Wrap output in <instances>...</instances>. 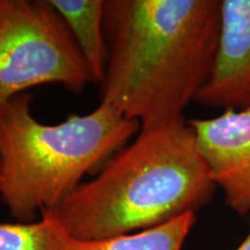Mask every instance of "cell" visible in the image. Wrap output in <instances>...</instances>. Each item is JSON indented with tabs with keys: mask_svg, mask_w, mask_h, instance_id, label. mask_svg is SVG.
<instances>
[{
	"mask_svg": "<svg viewBox=\"0 0 250 250\" xmlns=\"http://www.w3.org/2000/svg\"><path fill=\"white\" fill-rule=\"evenodd\" d=\"M195 223L191 212L158 227L109 239L83 241L68 236L65 250H182Z\"/></svg>",
	"mask_w": 250,
	"mask_h": 250,
	"instance_id": "8",
	"label": "cell"
},
{
	"mask_svg": "<svg viewBox=\"0 0 250 250\" xmlns=\"http://www.w3.org/2000/svg\"><path fill=\"white\" fill-rule=\"evenodd\" d=\"M215 189L183 117L140 129L96 177L41 217L51 218L72 239H109L196 213Z\"/></svg>",
	"mask_w": 250,
	"mask_h": 250,
	"instance_id": "2",
	"label": "cell"
},
{
	"mask_svg": "<svg viewBox=\"0 0 250 250\" xmlns=\"http://www.w3.org/2000/svg\"><path fill=\"white\" fill-rule=\"evenodd\" d=\"M0 181H1V159H0Z\"/></svg>",
	"mask_w": 250,
	"mask_h": 250,
	"instance_id": "11",
	"label": "cell"
},
{
	"mask_svg": "<svg viewBox=\"0 0 250 250\" xmlns=\"http://www.w3.org/2000/svg\"><path fill=\"white\" fill-rule=\"evenodd\" d=\"M215 187L234 212H250V109L188 122Z\"/></svg>",
	"mask_w": 250,
	"mask_h": 250,
	"instance_id": "5",
	"label": "cell"
},
{
	"mask_svg": "<svg viewBox=\"0 0 250 250\" xmlns=\"http://www.w3.org/2000/svg\"><path fill=\"white\" fill-rule=\"evenodd\" d=\"M68 235L51 218L0 223V250H65Z\"/></svg>",
	"mask_w": 250,
	"mask_h": 250,
	"instance_id": "9",
	"label": "cell"
},
{
	"mask_svg": "<svg viewBox=\"0 0 250 250\" xmlns=\"http://www.w3.org/2000/svg\"><path fill=\"white\" fill-rule=\"evenodd\" d=\"M195 101L224 111L250 109V0H221L217 54Z\"/></svg>",
	"mask_w": 250,
	"mask_h": 250,
	"instance_id": "6",
	"label": "cell"
},
{
	"mask_svg": "<svg viewBox=\"0 0 250 250\" xmlns=\"http://www.w3.org/2000/svg\"><path fill=\"white\" fill-rule=\"evenodd\" d=\"M220 0H104L101 101L140 129L183 118L210 77Z\"/></svg>",
	"mask_w": 250,
	"mask_h": 250,
	"instance_id": "1",
	"label": "cell"
},
{
	"mask_svg": "<svg viewBox=\"0 0 250 250\" xmlns=\"http://www.w3.org/2000/svg\"><path fill=\"white\" fill-rule=\"evenodd\" d=\"M236 250H250V233L247 235V237L243 240V242L239 246Z\"/></svg>",
	"mask_w": 250,
	"mask_h": 250,
	"instance_id": "10",
	"label": "cell"
},
{
	"mask_svg": "<svg viewBox=\"0 0 250 250\" xmlns=\"http://www.w3.org/2000/svg\"><path fill=\"white\" fill-rule=\"evenodd\" d=\"M89 83L76 41L48 0H0V107L41 85L81 93Z\"/></svg>",
	"mask_w": 250,
	"mask_h": 250,
	"instance_id": "4",
	"label": "cell"
},
{
	"mask_svg": "<svg viewBox=\"0 0 250 250\" xmlns=\"http://www.w3.org/2000/svg\"><path fill=\"white\" fill-rule=\"evenodd\" d=\"M30 103L23 93L0 107V198L19 223L58 206L140 131L104 103L58 124L37 121Z\"/></svg>",
	"mask_w": 250,
	"mask_h": 250,
	"instance_id": "3",
	"label": "cell"
},
{
	"mask_svg": "<svg viewBox=\"0 0 250 250\" xmlns=\"http://www.w3.org/2000/svg\"><path fill=\"white\" fill-rule=\"evenodd\" d=\"M66 23L93 83H101L107 62L104 0H48Z\"/></svg>",
	"mask_w": 250,
	"mask_h": 250,
	"instance_id": "7",
	"label": "cell"
}]
</instances>
